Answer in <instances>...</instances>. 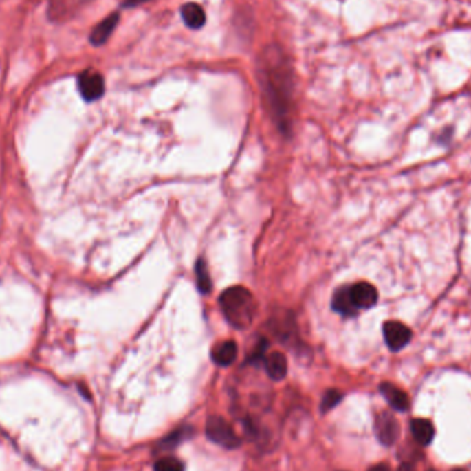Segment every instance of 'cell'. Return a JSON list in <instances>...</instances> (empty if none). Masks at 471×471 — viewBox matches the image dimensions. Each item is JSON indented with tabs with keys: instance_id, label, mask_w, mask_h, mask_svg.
Wrapping results in <instances>:
<instances>
[{
	"instance_id": "19",
	"label": "cell",
	"mask_w": 471,
	"mask_h": 471,
	"mask_svg": "<svg viewBox=\"0 0 471 471\" xmlns=\"http://www.w3.org/2000/svg\"><path fill=\"white\" fill-rule=\"evenodd\" d=\"M397 471H416V468L410 463H402Z\"/></svg>"
},
{
	"instance_id": "1",
	"label": "cell",
	"mask_w": 471,
	"mask_h": 471,
	"mask_svg": "<svg viewBox=\"0 0 471 471\" xmlns=\"http://www.w3.org/2000/svg\"><path fill=\"white\" fill-rule=\"evenodd\" d=\"M219 306L226 321L237 329L250 327L258 310L254 295L240 285L225 289L219 296Z\"/></svg>"
},
{
	"instance_id": "13",
	"label": "cell",
	"mask_w": 471,
	"mask_h": 471,
	"mask_svg": "<svg viewBox=\"0 0 471 471\" xmlns=\"http://www.w3.org/2000/svg\"><path fill=\"white\" fill-rule=\"evenodd\" d=\"M332 309L338 311L339 314L343 316H354L357 314V307L353 305L350 294H349V287L339 288L332 298Z\"/></svg>"
},
{
	"instance_id": "18",
	"label": "cell",
	"mask_w": 471,
	"mask_h": 471,
	"mask_svg": "<svg viewBox=\"0 0 471 471\" xmlns=\"http://www.w3.org/2000/svg\"><path fill=\"white\" fill-rule=\"evenodd\" d=\"M368 471H391V470H390V467L387 464L380 463V464H376V465L371 467Z\"/></svg>"
},
{
	"instance_id": "20",
	"label": "cell",
	"mask_w": 471,
	"mask_h": 471,
	"mask_svg": "<svg viewBox=\"0 0 471 471\" xmlns=\"http://www.w3.org/2000/svg\"><path fill=\"white\" fill-rule=\"evenodd\" d=\"M144 2H146V0H127V2L124 3V6H127V8H134V6H138V5L144 3Z\"/></svg>"
},
{
	"instance_id": "4",
	"label": "cell",
	"mask_w": 471,
	"mask_h": 471,
	"mask_svg": "<svg viewBox=\"0 0 471 471\" xmlns=\"http://www.w3.org/2000/svg\"><path fill=\"white\" fill-rule=\"evenodd\" d=\"M383 336L388 349L398 351L410 342L412 331L399 321H386L383 324Z\"/></svg>"
},
{
	"instance_id": "8",
	"label": "cell",
	"mask_w": 471,
	"mask_h": 471,
	"mask_svg": "<svg viewBox=\"0 0 471 471\" xmlns=\"http://www.w3.org/2000/svg\"><path fill=\"white\" fill-rule=\"evenodd\" d=\"M265 369L266 373L269 375L270 379L278 382L283 380L287 376L288 372V362L287 358L283 353L280 351H273L270 354H267L265 358Z\"/></svg>"
},
{
	"instance_id": "6",
	"label": "cell",
	"mask_w": 471,
	"mask_h": 471,
	"mask_svg": "<svg viewBox=\"0 0 471 471\" xmlns=\"http://www.w3.org/2000/svg\"><path fill=\"white\" fill-rule=\"evenodd\" d=\"M349 294L351 298L353 305L357 307V310L360 309H369L372 306L376 305L377 302V291L376 288L365 281L353 284L351 287H349Z\"/></svg>"
},
{
	"instance_id": "7",
	"label": "cell",
	"mask_w": 471,
	"mask_h": 471,
	"mask_svg": "<svg viewBox=\"0 0 471 471\" xmlns=\"http://www.w3.org/2000/svg\"><path fill=\"white\" fill-rule=\"evenodd\" d=\"M379 390H380L382 395L386 398V401L390 404V406L394 408L395 410L405 412L409 409L410 402H409L408 394L404 390H401L399 387H397L395 384L384 382L380 384Z\"/></svg>"
},
{
	"instance_id": "10",
	"label": "cell",
	"mask_w": 471,
	"mask_h": 471,
	"mask_svg": "<svg viewBox=\"0 0 471 471\" xmlns=\"http://www.w3.org/2000/svg\"><path fill=\"white\" fill-rule=\"evenodd\" d=\"M119 23V14L115 13V14H111L109 17H107L102 23H100L91 32L90 35V42L91 45L94 46H101L104 45L109 36L112 35V32L115 31L116 25Z\"/></svg>"
},
{
	"instance_id": "3",
	"label": "cell",
	"mask_w": 471,
	"mask_h": 471,
	"mask_svg": "<svg viewBox=\"0 0 471 471\" xmlns=\"http://www.w3.org/2000/svg\"><path fill=\"white\" fill-rule=\"evenodd\" d=\"M399 423L390 412H380L375 419V434L380 443L391 446L399 437Z\"/></svg>"
},
{
	"instance_id": "11",
	"label": "cell",
	"mask_w": 471,
	"mask_h": 471,
	"mask_svg": "<svg viewBox=\"0 0 471 471\" xmlns=\"http://www.w3.org/2000/svg\"><path fill=\"white\" fill-rule=\"evenodd\" d=\"M410 431L415 441L423 446L430 445L435 435L434 426L428 419H413L410 421Z\"/></svg>"
},
{
	"instance_id": "16",
	"label": "cell",
	"mask_w": 471,
	"mask_h": 471,
	"mask_svg": "<svg viewBox=\"0 0 471 471\" xmlns=\"http://www.w3.org/2000/svg\"><path fill=\"white\" fill-rule=\"evenodd\" d=\"M153 471H185V464L177 457L164 456L155 463Z\"/></svg>"
},
{
	"instance_id": "22",
	"label": "cell",
	"mask_w": 471,
	"mask_h": 471,
	"mask_svg": "<svg viewBox=\"0 0 471 471\" xmlns=\"http://www.w3.org/2000/svg\"><path fill=\"white\" fill-rule=\"evenodd\" d=\"M430 471H434V470H430Z\"/></svg>"
},
{
	"instance_id": "15",
	"label": "cell",
	"mask_w": 471,
	"mask_h": 471,
	"mask_svg": "<svg viewBox=\"0 0 471 471\" xmlns=\"http://www.w3.org/2000/svg\"><path fill=\"white\" fill-rule=\"evenodd\" d=\"M196 281L201 294H208L211 291L212 284H211L208 267L204 259H199V262L196 263Z\"/></svg>"
},
{
	"instance_id": "12",
	"label": "cell",
	"mask_w": 471,
	"mask_h": 471,
	"mask_svg": "<svg viewBox=\"0 0 471 471\" xmlns=\"http://www.w3.org/2000/svg\"><path fill=\"white\" fill-rule=\"evenodd\" d=\"M193 432V427L189 426H184L177 428L175 431H173L171 434H168L167 437H164L156 446V452H168L175 449L177 446H179L185 439L190 438Z\"/></svg>"
},
{
	"instance_id": "2",
	"label": "cell",
	"mask_w": 471,
	"mask_h": 471,
	"mask_svg": "<svg viewBox=\"0 0 471 471\" xmlns=\"http://www.w3.org/2000/svg\"><path fill=\"white\" fill-rule=\"evenodd\" d=\"M206 434L210 441L225 449H236L241 445V439L234 432L232 424L221 416H210L207 419Z\"/></svg>"
},
{
	"instance_id": "17",
	"label": "cell",
	"mask_w": 471,
	"mask_h": 471,
	"mask_svg": "<svg viewBox=\"0 0 471 471\" xmlns=\"http://www.w3.org/2000/svg\"><path fill=\"white\" fill-rule=\"evenodd\" d=\"M342 398H343V394L339 390L331 388V390L325 391L322 395L321 404H320L321 413H328L331 409H333L342 401Z\"/></svg>"
},
{
	"instance_id": "21",
	"label": "cell",
	"mask_w": 471,
	"mask_h": 471,
	"mask_svg": "<svg viewBox=\"0 0 471 471\" xmlns=\"http://www.w3.org/2000/svg\"><path fill=\"white\" fill-rule=\"evenodd\" d=\"M456 471H461V470H456Z\"/></svg>"
},
{
	"instance_id": "9",
	"label": "cell",
	"mask_w": 471,
	"mask_h": 471,
	"mask_svg": "<svg viewBox=\"0 0 471 471\" xmlns=\"http://www.w3.org/2000/svg\"><path fill=\"white\" fill-rule=\"evenodd\" d=\"M212 361L219 366H229L237 357V344L233 340H225L218 343L211 353Z\"/></svg>"
},
{
	"instance_id": "5",
	"label": "cell",
	"mask_w": 471,
	"mask_h": 471,
	"mask_svg": "<svg viewBox=\"0 0 471 471\" xmlns=\"http://www.w3.org/2000/svg\"><path fill=\"white\" fill-rule=\"evenodd\" d=\"M78 86L82 97L89 102L100 100L105 91L104 78L94 71H85L83 74H80Z\"/></svg>"
},
{
	"instance_id": "14",
	"label": "cell",
	"mask_w": 471,
	"mask_h": 471,
	"mask_svg": "<svg viewBox=\"0 0 471 471\" xmlns=\"http://www.w3.org/2000/svg\"><path fill=\"white\" fill-rule=\"evenodd\" d=\"M181 14H182L184 23L189 28H192V30H199L206 23V13H204V10L199 5H196V3L185 5L182 8V10H181Z\"/></svg>"
}]
</instances>
